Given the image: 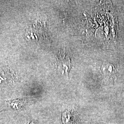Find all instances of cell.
I'll return each instance as SVG.
<instances>
[{
  "mask_svg": "<svg viewBox=\"0 0 124 124\" xmlns=\"http://www.w3.org/2000/svg\"><path fill=\"white\" fill-rule=\"evenodd\" d=\"M57 69L62 75H68L72 68L70 58L68 54L63 52H60L57 58Z\"/></svg>",
  "mask_w": 124,
  "mask_h": 124,
  "instance_id": "6da1fadb",
  "label": "cell"
},
{
  "mask_svg": "<svg viewBox=\"0 0 124 124\" xmlns=\"http://www.w3.org/2000/svg\"><path fill=\"white\" fill-rule=\"evenodd\" d=\"M100 69L101 72L105 75H113L115 73V68L112 64H102Z\"/></svg>",
  "mask_w": 124,
  "mask_h": 124,
  "instance_id": "7a4b0ae2",
  "label": "cell"
},
{
  "mask_svg": "<svg viewBox=\"0 0 124 124\" xmlns=\"http://www.w3.org/2000/svg\"><path fill=\"white\" fill-rule=\"evenodd\" d=\"M62 121L64 124H71V115L69 112H64L62 115Z\"/></svg>",
  "mask_w": 124,
  "mask_h": 124,
  "instance_id": "3957f363",
  "label": "cell"
},
{
  "mask_svg": "<svg viewBox=\"0 0 124 124\" xmlns=\"http://www.w3.org/2000/svg\"><path fill=\"white\" fill-rule=\"evenodd\" d=\"M32 124H35L34 123H32Z\"/></svg>",
  "mask_w": 124,
  "mask_h": 124,
  "instance_id": "277c9868",
  "label": "cell"
}]
</instances>
